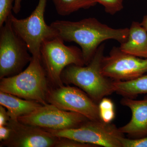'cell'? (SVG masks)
Returning a JSON list of instances; mask_svg holds the SVG:
<instances>
[{
	"label": "cell",
	"mask_w": 147,
	"mask_h": 147,
	"mask_svg": "<svg viewBox=\"0 0 147 147\" xmlns=\"http://www.w3.org/2000/svg\"><path fill=\"white\" fill-rule=\"evenodd\" d=\"M47 101L61 110L82 114L90 120H101L98 104L79 88L63 86L50 88Z\"/></svg>",
	"instance_id": "9c48e42d"
},
{
	"label": "cell",
	"mask_w": 147,
	"mask_h": 147,
	"mask_svg": "<svg viewBox=\"0 0 147 147\" xmlns=\"http://www.w3.org/2000/svg\"><path fill=\"white\" fill-rule=\"evenodd\" d=\"M58 36L42 42L40 60L49 82L56 87L63 86L61 74L71 65H85L82 50L76 46H67Z\"/></svg>",
	"instance_id": "277c9868"
},
{
	"label": "cell",
	"mask_w": 147,
	"mask_h": 147,
	"mask_svg": "<svg viewBox=\"0 0 147 147\" xmlns=\"http://www.w3.org/2000/svg\"><path fill=\"white\" fill-rule=\"evenodd\" d=\"M13 0H0V28L2 26L11 14Z\"/></svg>",
	"instance_id": "d6986e66"
},
{
	"label": "cell",
	"mask_w": 147,
	"mask_h": 147,
	"mask_svg": "<svg viewBox=\"0 0 147 147\" xmlns=\"http://www.w3.org/2000/svg\"><path fill=\"white\" fill-rule=\"evenodd\" d=\"M50 25L64 41L76 42L81 47L85 65L90 63L103 41L113 39L121 44L127 40L129 32L128 28H113L94 18L78 21L57 20Z\"/></svg>",
	"instance_id": "6da1fadb"
},
{
	"label": "cell",
	"mask_w": 147,
	"mask_h": 147,
	"mask_svg": "<svg viewBox=\"0 0 147 147\" xmlns=\"http://www.w3.org/2000/svg\"><path fill=\"white\" fill-rule=\"evenodd\" d=\"M95 4L102 5L107 13L114 15L123 8V0H92Z\"/></svg>",
	"instance_id": "ac0fdd59"
},
{
	"label": "cell",
	"mask_w": 147,
	"mask_h": 147,
	"mask_svg": "<svg viewBox=\"0 0 147 147\" xmlns=\"http://www.w3.org/2000/svg\"><path fill=\"white\" fill-rule=\"evenodd\" d=\"M104 49L105 45L101 44L89 63L86 66L69 65L64 69L61 76L63 83L79 87L97 104L103 98L115 92L113 80L101 72Z\"/></svg>",
	"instance_id": "7a4b0ae2"
},
{
	"label": "cell",
	"mask_w": 147,
	"mask_h": 147,
	"mask_svg": "<svg viewBox=\"0 0 147 147\" xmlns=\"http://www.w3.org/2000/svg\"><path fill=\"white\" fill-rule=\"evenodd\" d=\"M7 111L3 105L0 106V126L7 125L10 120Z\"/></svg>",
	"instance_id": "7402d4cb"
},
{
	"label": "cell",
	"mask_w": 147,
	"mask_h": 147,
	"mask_svg": "<svg viewBox=\"0 0 147 147\" xmlns=\"http://www.w3.org/2000/svg\"><path fill=\"white\" fill-rule=\"evenodd\" d=\"M122 147H147V136L139 139H127L124 137L121 139Z\"/></svg>",
	"instance_id": "44dd1931"
},
{
	"label": "cell",
	"mask_w": 147,
	"mask_h": 147,
	"mask_svg": "<svg viewBox=\"0 0 147 147\" xmlns=\"http://www.w3.org/2000/svg\"><path fill=\"white\" fill-rule=\"evenodd\" d=\"M102 74L113 81H127L147 73V59L124 53L119 47H113L101 62Z\"/></svg>",
	"instance_id": "30bf717a"
},
{
	"label": "cell",
	"mask_w": 147,
	"mask_h": 147,
	"mask_svg": "<svg viewBox=\"0 0 147 147\" xmlns=\"http://www.w3.org/2000/svg\"><path fill=\"white\" fill-rule=\"evenodd\" d=\"M55 6L58 14L61 16L69 15L81 9H86L95 4L92 0H50Z\"/></svg>",
	"instance_id": "2e32d148"
},
{
	"label": "cell",
	"mask_w": 147,
	"mask_h": 147,
	"mask_svg": "<svg viewBox=\"0 0 147 147\" xmlns=\"http://www.w3.org/2000/svg\"><path fill=\"white\" fill-rule=\"evenodd\" d=\"M119 48L124 53L147 59V32L140 23L132 22L128 38L121 43Z\"/></svg>",
	"instance_id": "4fadbf2b"
},
{
	"label": "cell",
	"mask_w": 147,
	"mask_h": 147,
	"mask_svg": "<svg viewBox=\"0 0 147 147\" xmlns=\"http://www.w3.org/2000/svg\"><path fill=\"white\" fill-rule=\"evenodd\" d=\"M55 147H97L95 145L78 142L65 137H59Z\"/></svg>",
	"instance_id": "ffe728a7"
},
{
	"label": "cell",
	"mask_w": 147,
	"mask_h": 147,
	"mask_svg": "<svg viewBox=\"0 0 147 147\" xmlns=\"http://www.w3.org/2000/svg\"><path fill=\"white\" fill-rule=\"evenodd\" d=\"M0 104L7 109L10 119H18L32 113L42 105L34 100H23L21 98L0 91Z\"/></svg>",
	"instance_id": "5bb4252c"
},
{
	"label": "cell",
	"mask_w": 147,
	"mask_h": 147,
	"mask_svg": "<svg viewBox=\"0 0 147 147\" xmlns=\"http://www.w3.org/2000/svg\"><path fill=\"white\" fill-rule=\"evenodd\" d=\"M18 120L22 123L53 130L76 128L89 120L82 114L61 110L50 103L42 105Z\"/></svg>",
	"instance_id": "ba28073f"
},
{
	"label": "cell",
	"mask_w": 147,
	"mask_h": 147,
	"mask_svg": "<svg viewBox=\"0 0 147 147\" xmlns=\"http://www.w3.org/2000/svg\"><path fill=\"white\" fill-rule=\"evenodd\" d=\"M7 126L10 129V136L1 142V147H55L59 139L44 129L22 123L18 119H10Z\"/></svg>",
	"instance_id": "8fae6325"
},
{
	"label": "cell",
	"mask_w": 147,
	"mask_h": 147,
	"mask_svg": "<svg viewBox=\"0 0 147 147\" xmlns=\"http://www.w3.org/2000/svg\"><path fill=\"white\" fill-rule=\"evenodd\" d=\"M47 0H39L37 5L26 18L18 19L11 13L9 18L16 34L24 40L32 57L40 59L42 42L59 36L57 32L44 19Z\"/></svg>",
	"instance_id": "5b68a950"
},
{
	"label": "cell",
	"mask_w": 147,
	"mask_h": 147,
	"mask_svg": "<svg viewBox=\"0 0 147 147\" xmlns=\"http://www.w3.org/2000/svg\"><path fill=\"white\" fill-rule=\"evenodd\" d=\"M59 137H65L97 147H122L121 139L124 137L115 125L102 121L89 120L76 128L53 130L45 129Z\"/></svg>",
	"instance_id": "52a82bcc"
},
{
	"label": "cell",
	"mask_w": 147,
	"mask_h": 147,
	"mask_svg": "<svg viewBox=\"0 0 147 147\" xmlns=\"http://www.w3.org/2000/svg\"><path fill=\"white\" fill-rule=\"evenodd\" d=\"M21 0H14L13 11L16 14L19 13L21 10Z\"/></svg>",
	"instance_id": "cb8c5ba5"
},
{
	"label": "cell",
	"mask_w": 147,
	"mask_h": 147,
	"mask_svg": "<svg viewBox=\"0 0 147 147\" xmlns=\"http://www.w3.org/2000/svg\"><path fill=\"white\" fill-rule=\"evenodd\" d=\"M113 86L114 92L123 97L135 98L147 94V74L130 81H113Z\"/></svg>",
	"instance_id": "9a60e30c"
},
{
	"label": "cell",
	"mask_w": 147,
	"mask_h": 147,
	"mask_svg": "<svg viewBox=\"0 0 147 147\" xmlns=\"http://www.w3.org/2000/svg\"><path fill=\"white\" fill-rule=\"evenodd\" d=\"M0 31V79L23 71L32 56L24 40L16 34L9 18Z\"/></svg>",
	"instance_id": "8992f818"
},
{
	"label": "cell",
	"mask_w": 147,
	"mask_h": 147,
	"mask_svg": "<svg viewBox=\"0 0 147 147\" xmlns=\"http://www.w3.org/2000/svg\"><path fill=\"white\" fill-rule=\"evenodd\" d=\"M141 25L144 27L147 32V15H145L143 18L142 22L141 23Z\"/></svg>",
	"instance_id": "d4e9b609"
},
{
	"label": "cell",
	"mask_w": 147,
	"mask_h": 147,
	"mask_svg": "<svg viewBox=\"0 0 147 147\" xmlns=\"http://www.w3.org/2000/svg\"><path fill=\"white\" fill-rule=\"evenodd\" d=\"M121 103L130 109L131 120L125 125L119 128L131 139H139L147 136V97L142 100L123 97Z\"/></svg>",
	"instance_id": "7c38bea8"
},
{
	"label": "cell",
	"mask_w": 147,
	"mask_h": 147,
	"mask_svg": "<svg viewBox=\"0 0 147 147\" xmlns=\"http://www.w3.org/2000/svg\"><path fill=\"white\" fill-rule=\"evenodd\" d=\"M10 129L7 125L0 126V141L7 140L10 136Z\"/></svg>",
	"instance_id": "603a6c76"
},
{
	"label": "cell",
	"mask_w": 147,
	"mask_h": 147,
	"mask_svg": "<svg viewBox=\"0 0 147 147\" xmlns=\"http://www.w3.org/2000/svg\"><path fill=\"white\" fill-rule=\"evenodd\" d=\"M100 120L105 123H111L115 117V105L110 98L104 97L98 104Z\"/></svg>",
	"instance_id": "e0dca14e"
},
{
	"label": "cell",
	"mask_w": 147,
	"mask_h": 147,
	"mask_svg": "<svg viewBox=\"0 0 147 147\" xmlns=\"http://www.w3.org/2000/svg\"><path fill=\"white\" fill-rule=\"evenodd\" d=\"M49 81L40 59L32 57L26 68L18 74L1 79L0 91L21 98L47 104Z\"/></svg>",
	"instance_id": "3957f363"
}]
</instances>
